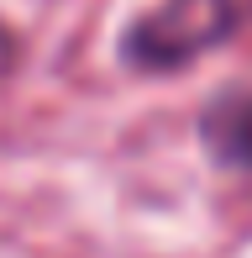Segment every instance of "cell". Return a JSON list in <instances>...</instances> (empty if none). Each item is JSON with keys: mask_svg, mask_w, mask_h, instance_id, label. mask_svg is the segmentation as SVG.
Segmentation results:
<instances>
[{"mask_svg": "<svg viewBox=\"0 0 252 258\" xmlns=\"http://www.w3.org/2000/svg\"><path fill=\"white\" fill-rule=\"evenodd\" d=\"M0 63H6V32H0Z\"/></svg>", "mask_w": 252, "mask_h": 258, "instance_id": "obj_2", "label": "cell"}, {"mask_svg": "<svg viewBox=\"0 0 252 258\" xmlns=\"http://www.w3.org/2000/svg\"><path fill=\"white\" fill-rule=\"evenodd\" d=\"M231 21H236L231 0H163L153 16L137 21L126 53L137 63H153V69L184 63V58L205 53L210 42H221L231 32Z\"/></svg>", "mask_w": 252, "mask_h": 258, "instance_id": "obj_1", "label": "cell"}]
</instances>
